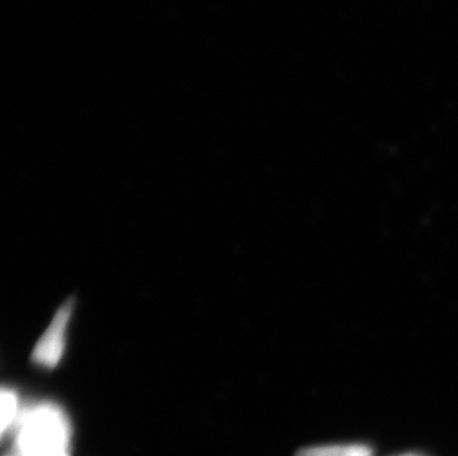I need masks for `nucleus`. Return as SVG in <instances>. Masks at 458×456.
<instances>
[{
  "mask_svg": "<svg viewBox=\"0 0 458 456\" xmlns=\"http://www.w3.org/2000/svg\"><path fill=\"white\" fill-rule=\"evenodd\" d=\"M72 435L65 410L52 401H40L22 410L11 433L13 448L4 456H70Z\"/></svg>",
  "mask_w": 458,
  "mask_h": 456,
  "instance_id": "1",
  "label": "nucleus"
},
{
  "mask_svg": "<svg viewBox=\"0 0 458 456\" xmlns=\"http://www.w3.org/2000/svg\"><path fill=\"white\" fill-rule=\"evenodd\" d=\"M74 301L69 300L60 310L56 311L54 319L49 323L48 329L45 331L39 342L33 350L31 360L45 369H54L63 359L69 332L70 320L73 316Z\"/></svg>",
  "mask_w": 458,
  "mask_h": 456,
  "instance_id": "2",
  "label": "nucleus"
},
{
  "mask_svg": "<svg viewBox=\"0 0 458 456\" xmlns=\"http://www.w3.org/2000/svg\"><path fill=\"white\" fill-rule=\"evenodd\" d=\"M21 412L17 392L13 388L4 387L2 390V437L4 439L13 433Z\"/></svg>",
  "mask_w": 458,
  "mask_h": 456,
  "instance_id": "3",
  "label": "nucleus"
},
{
  "mask_svg": "<svg viewBox=\"0 0 458 456\" xmlns=\"http://www.w3.org/2000/svg\"><path fill=\"white\" fill-rule=\"evenodd\" d=\"M372 449L367 444H328V446H315L300 451L297 456H372Z\"/></svg>",
  "mask_w": 458,
  "mask_h": 456,
  "instance_id": "4",
  "label": "nucleus"
},
{
  "mask_svg": "<svg viewBox=\"0 0 458 456\" xmlns=\"http://www.w3.org/2000/svg\"><path fill=\"white\" fill-rule=\"evenodd\" d=\"M399 456H420V455H414V453H408V455H399Z\"/></svg>",
  "mask_w": 458,
  "mask_h": 456,
  "instance_id": "5",
  "label": "nucleus"
}]
</instances>
